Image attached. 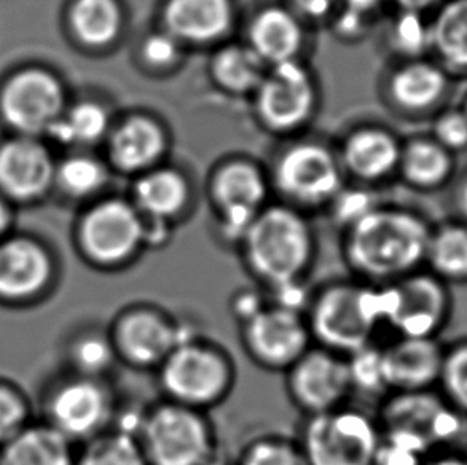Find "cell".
Listing matches in <instances>:
<instances>
[{"label": "cell", "mask_w": 467, "mask_h": 465, "mask_svg": "<svg viewBox=\"0 0 467 465\" xmlns=\"http://www.w3.org/2000/svg\"><path fill=\"white\" fill-rule=\"evenodd\" d=\"M430 238L417 215L377 206L345 228L341 253L351 276L385 285L423 270Z\"/></svg>", "instance_id": "obj_1"}, {"label": "cell", "mask_w": 467, "mask_h": 465, "mask_svg": "<svg viewBox=\"0 0 467 465\" xmlns=\"http://www.w3.org/2000/svg\"><path fill=\"white\" fill-rule=\"evenodd\" d=\"M238 251L254 284L273 292L306 283L317 247L306 217L291 206L275 204L260 211Z\"/></svg>", "instance_id": "obj_2"}, {"label": "cell", "mask_w": 467, "mask_h": 465, "mask_svg": "<svg viewBox=\"0 0 467 465\" xmlns=\"http://www.w3.org/2000/svg\"><path fill=\"white\" fill-rule=\"evenodd\" d=\"M305 317L315 345L349 356L375 343L385 326L383 285L353 276L327 281L311 290Z\"/></svg>", "instance_id": "obj_3"}, {"label": "cell", "mask_w": 467, "mask_h": 465, "mask_svg": "<svg viewBox=\"0 0 467 465\" xmlns=\"http://www.w3.org/2000/svg\"><path fill=\"white\" fill-rule=\"evenodd\" d=\"M155 377L161 398L209 413L232 396L238 371L225 347L198 332L172 349Z\"/></svg>", "instance_id": "obj_4"}, {"label": "cell", "mask_w": 467, "mask_h": 465, "mask_svg": "<svg viewBox=\"0 0 467 465\" xmlns=\"http://www.w3.org/2000/svg\"><path fill=\"white\" fill-rule=\"evenodd\" d=\"M136 439L149 465H204L219 456L208 411L166 398L147 405Z\"/></svg>", "instance_id": "obj_5"}, {"label": "cell", "mask_w": 467, "mask_h": 465, "mask_svg": "<svg viewBox=\"0 0 467 465\" xmlns=\"http://www.w3.org/2000/svg\"><path fill=\"white\" fill-rule=\"evenodd\" d=\"M379 439L375 411L353 403L304 416L296 437L306 465H373Z\"/></svg>", "instance_id": "obj_6"}, {"label": "cell", "mask_w": 467, "mask_h": 465, "mask_svg": "<svg viewBox=\"0 0 467 465\" xmlns=\"http://www.w3.org/2000/svg\"><path fill=\"white\" fill-rule=\"evenodd\" d=\"M108 330L121 365L153 373L179 343L198 334L193 326L149 302L121 308Z\"/></svg>", "instance_id": "obj_7"}, {"label": "cell", "mask_w": 467, "mask_h": 465, "mask_svg": "<svg viewBox=\"0 0 467 465\" xmlns=\"http://www.w3.org/2000/svg\"><path fill=\"white\" fill-rule=\"evenodd\" d=\"M146 221L134 202L112 198L83 217L78 244L89 264L104 271L133 266L146 252Z\"/></svg>", "instance_id": "obj_8"}, {"label": "cell", "mask_w": 467, "mask_h": 465, "mask_svg": "<svg viewBox=\"0 0 467 465\" xmlns=\"http://www.w3.org/2000/svg\"><path fill=\"white\" fill-rule=\"evenodd\" d=\"M385 326L398 336L439 338L453 313L449 284L428 270L383 285Z\"/></svg>", "instance_id": "obj_9"}, {"label": "cell", "mask_w": 467, "mask_h": 465, "mask_svg": "<svg viewBox=\"0 0 467 465\" xmlns=\"http://www.w3.org/2000/svg\"><path fill=\"white\" fill-rule=\"evenodd\" d=\"M238 334L251 362L275 373H285L315 345L305 313L273 302L240 326Z\"/></svg>", "instance_id": "obj_10"}, {"label": "cell", "mask_w": 467, "mask_h": 465, "mask_svg": "<svg viewBox=\"0 0 467 465\" xmlns=\"http://www.w3.org/2000/svg\"><path fill=\"white\" fill-rule=\"evenodd\" d=\"M283 375L287 398L302 416L340 408L353 397L347 356L317 345Z\"/></svg>", "instance_id": "obj_11"}, {"label": "cell", "mask_w": 467, "mask_h": 465, "mask_svg": "<svg viewBox=\"0 0 467 465\" xmlns=\"http://www.w3.org/2000/svg\"><path fill=\"white\" fill-rule=\"evenodd\" d=\"M437 390L392 392L377 405L381 430H398L424 441L431 451L450 445L464 432L467 418L443 400Z\"/></svg>", "instance_id": "obj_12"}, {"label": "cell", "mask_w": 467, "mask_h": 465, "mask_svg": "<svg viewBox=\"0 0 467 465\" xmlns=\"http://www.w3.org/2000/svg\"><path fill=\"white\" fill-rule=\"evenodd\" d=\"M117 407L104 377L77 375L51 397L50 426L70 441L87 443L110 429Z\"/></svg>", "instance_id": "obj_13"}, {"label": "cell", "mask_w": 467, "mask_h": 465, "mask_svg": "<svg viewBox=\"0 0 467 465\" xmlns=\"http://www.w3.org/2000/svg\"><path fill=\"white\" fill-rule=\"evenodd\" d=\"M254 95L262 123L273 131H294L315 110L313 77L298 59L270 66Z\"/></svg>", "instance_id": "obj_14"}, {"label": "cell", "mask_w": 467, "mask_h": 465, "mask_svg": "<svg viewBox=\"0 0 467 465\" xmlns=\"http://www.w3.org/2000/svg\"><path fill=\"white\" fill-rule=\"evenodd\" d=\"M265 177L257 166L236 160L223 164L214 176L213 196L217 208V228L222 241L240 247L249 227L264 209Z\"/></svg>", "instance_id": "obj_15"}, {"label": "cell", "mask_w": 467, "mask_h": 465, "mask_svg": "<svg viewBox=\"0 0 467 465\" xmlns=\"http://www.w3.org/2000/svg\"><path fill=\"white\" fill-rule=\"evenodd\" d=\"M275 182L292 202L322 206L332 202L341 190L340 166L322 145H294L279 158Z\"/></svg>", "instance_id": "obj_16"}, {"label": "cell", "mask_w": 467, "mask_h": 465, "mask_svg": "<svg viewBox=\"0 0 467 465\" xmlns=\"http://www.w3.org/2000/svg\"><path fill=\"white\" fill-rule=\"evenodd\" d=\"M63 106L61 85L42 70H26L15 77L2 96L6 121L27 136L48 131L63 115Z\"/></svg>", "instance_id": "obj_17"}, {"label": "cell", "mask_w": 467, "mask_h": 465, "mask_svg": "<svg viewBox=\"0 0 467 465\" xmlns=\"http://www.w3.org/2000/svg\"><path fill=\"white\" fill-rule=\"evenodd\" d=\"M443 351L439 338L398 336L381 346L383 370L389 394L436 389L442 370Z\"/></svg>", "instance_id": "obj_18"}, {"label": "cell", "mask_w": 467, "mask_h": 465, "mask_svg": "<svg viewBox=\"0 0 467 465\" xmlns=\"http://www.w3.org/2000/svg\"><path fill=\"white\" fill-rule=\"evenodd\" d=\"M57 176L44 145L34 139H15L0 149V187L18 200L42 195Z\"/></svg>", "instance_id": "obj_19"}, {"label": "cell", "mask_w": 467, "mask_h": 465, "mask_svg": "<svg viewBox=\"0 0 467 465\" xmlns=\"http://www.w3.org/2000/svg\"><path fill=\"white\" fill-rule=\"evenodd\" d=\"M234 21L232 0H168L164 31L181 44L206 45L221 40Z\"/></svg>", "instance_id": "obj_20"}, {"label": "cell", "mask_w": 467, "mask_h": 465, "mask_svg": "<svg viewBox=\"0 0 467 465\" xmlns=\"http://www.w3.org/2000/svg\"><path fill=\"white\" fill-rule=\"evenodd\" d=\"M47 252L29 239L0 243V296L21 300L37 294L50 281Z\"/></svg>", "instance_id": "obj_21"}, {"label": "cell", "mask_w": 467, "mask_h": 465, "mask_svg": "<svg viewBox=\"0 0 467 465\" xmlns=\"http://www.w3.org/2000/svg\"><path fill=\"white\" fill-rule=\"evenodd\" d=\"M249 46L268 66L297 59L304 45V29L296 13L268 6L255 15L247 31Z\"/></svg>", "instance_id": "obj_22"}, {"label": "cell", "mask_w": 467, "mask_h": 465, "mask_svg": "<svg viewBox=\"0 0 467 465\" xmlns=\"http://www.w3.org/2000/svg\"><path fill=\"white\" fill-rule=\"evenodd\" d=\"M166 150V136L157 121L147 117L125 119L110 138V157L125 172H146Z\"/></svg>", "instance_id": "obj_23"}, {"label": "cell", "mask_w": 467, "mask_h": 465, "mask_svg": "<svg viewBox=\"0 0 467 465\" xmlns=\"http://www.w3.org/2000/svg\"><path fill=\"white\" fill-rule=\"evenodd\" d=\"M189 183L185 177L170 170H146L134 185V206L146 219L171 222L183 212L189 202Z\"/></svg>", "instance_id": "obj_24"}, {"label": "cell", "mask_w": 467, "mask_h": 465, "mask_svg": "<svg viewBox=\"0 0 467 465\" xmlns=\"http://www.w3.org/2000/svg\"><path fill=\"white\" fill-rule=\"evenodd\" d=\"M72 441L53 426L19 430L6 441L0 465H76Z\"/></svg>", "instance_id": "obj_25"}, {"label": "cell", "mask_w": 467, "mask_h": 465, "mask_svg": "<svg viewBox=\"0 0 467 465\" xmlns=\"http://www.w3.org/2000/svg\"><path fill=\"white\" fill-rule=\"evenodd\" d=\"M400 150L385 131L360 129L343 145V163L354 176L373 181L389 174L399 163Z\"/></svg>", "instance_id": "obj_26"}, {"label": "cell", "mask_w": 467, "mask_h": 465, "mask_svg": "<svg viewBox=\"0 0 467 465\" xmlns=\"http://www.w3.org/2000/svg\"><path fill=\"white\" fill-rule=\"evenodd\" d=\"M268 64L249 45H227L217 51L211 72L215 83L232 95L255 93L264 80Z\"/></svg>", "instance_id": "obj_27"}, {"label": "cell", "mask_w": 467, "mask_h": 465, "mask_svg": "<svg viewBox=\"0 0 467 465\" xmlns=\"http://www.w3.org/2000/svg\"><path fill=\"white\" fill-rule=\"evenodd\" d=\"M424 264L449 285L467 284V228L449 225L431 232Z\"/></svg>", "instance_id": "obj_28"}, {"label": "cell", "mask_w": 467, "mask_h": 465, "mask_svg": "<svg viewBox=\"0 0 467 465\" xmlns=\"http://www.w3.org/2000/svg\"><path fill=\"white\" fill-rule=\"evenodd\" d=\"M70 21L83 44L99 48L120 36L123 13L117 0H77Z\"/></svg>", "instance_id": "obj_29"}, {"label": "cell", "mask_w": 467, "mask_h": 465, "mask_svg": "<svg viewBox=\"0 0 467 465\" xmlns=\"http://www.w3.org/2000/svg\"><path fill=\"white\" fill-rule=\"evenodd\" d=\"M109 115L95 102H82L48 128V134L64 145L95 144L108 132Z\"/></svg>", "instance_id": "obj_30"}, {"label": "cell", "mask_w": 467, "mask_h": 465, "mask_svg": "<svg viewBox=\"0 0 467 465\" xmlns=\"http://www.w3.org/2000/svg\"><path fill=\"white\" fill-rule=\"evenodd\" d=\"M443 89V77L428 64H411L392 77L394 99L407 108H428Z\"/></svg>", "instance_id": "obj_31"}, {"label": "cell", "mask_w": 467, "mask_h": 465, "mask_svg": "<svg viewBox=\"0 0 467 465\" xmlns=\"http://www.w3.org/2000/svg\"><path fill=\"white\" fill-rule=\"evenodd\" d=\"M76 465H149L133 435L109 429L87 441Z\"/></svg>", "instance_id": "obj_32"}, {"label": "cell", "mask_w": 467, "mask_h": 465, "mask_svg": "<svg viewBox=\"0 0 467 465\" xmlns=\"http://www.w3.org/2000/svg\"><path fill=\"white\" fill-rule=\"evenodd\" d=\"M347 358L353 397L360 396L379 405L385 397L389 396L383 370L381 346L375 343L367 345L359 351L347 356Z\"/></svg>", "instance_id": "obj_33"}, {"label": "cell", "mask_w": 467, "mask_h": 465, "mask_svg": "<svg viewBox=\"0 0 467 465\" xmlns=\"http://www.w3.org/2000/svg\"><path fill=\"white\" fill-rule=\"evenodd\" d=\"M70 360L77 375L104 379L115 365L120 364L109 330L80 335L70 347Z\"/></svg>", "instance_id": "obj_34"}, {"label": "cell", "mask_w": 467, "mask_h": 465, "mask_svg": "<svg viewBox=\"0 0 467 465\" xmlns=\"http://www.w3.org/2000/svg\"><path fill=\"white\" fill-rule=\"evenodd\" d=\"M234 465H306L297 440L279 434H265L241 448Z\"/></svg>", "instance_id": "obj_35"}, {"label": "cell", "mask_w": 467, "mask_h": 465, "mask_svg": "<svg viewBox=\"0 0 467 465\" xmlns=\"http://www.w3.org/2000/svg\"><path fill=\"white\" fill-rule=\"evenodd\" d=\"M437 50L450 63L467 66V0L450 4L432 29Z\"/></svg>", "instance_id": "obj_36"}, {"label": "cell", "mask_w": 467, "mask_h": 465, "mask_svg": "<svg viewBox=\"0 0 467 465\" xmlns=\"http://www.w3.org/2000/svg\"><path fill=\"white\" fill-rule=\"evenodd\" d=\"M437 389L451 408L467 418V336L445 346Z\"/></svg>", "instance_id": "obj_37"}, {"label": "cell", "mask_w": 467, "mask_h": 465, "mask_svg": "<svg viewBox=\"0 0 467 465\" xmlns=\"http://www.w3.org/2000/svg\"><path fill=\"white\" fill-rule=\"evenodd\" d=\"M57 181L69 195L83 198L101 190L108 179L106 170L91 157H72L57 170Z\"/></svg>", "instance_id": "obj_38"}, {"label": "cell", "mask_w": 467, "mask_h": 465, "mask_svg": "<svg viewBox=\"0 0 467 465\" xmlns=\"http://www.w3.org/2000/svg\"><path fill=\"white\" fill-rule=\"evenodd\" d=\"M449 158L439 147L426 142L410 145L404 157L405 176L418 185H434L449 172Z\"/></svg>", "instance_id": "obj_39"}, {"label": "cell", "mask_w": 467, "mask_h": 465, "mask_svg": "<svg viewBox=\"0 0 467 465\" xmlns=\"http://www.w3.org/2000/svg\"><path fill=\"white\" fill-rule=\"evenodd\" d=\"M432 453L417 437L398 430H381L373 465H423Z\"/></svg>", "instance_id": "obj_40"}, {"label": "cell", "mask_w": 467, "mask_h": 465, "mask_svg": "<svg viewBox=\"0 0 467 465\" xmlns=\"http://www.w3.org/2000/svg\"><path fill=\"white\" fill-rule=\"evenodd\" d=\"M332 211L338 225L348 228L354 222L359 221L364 215L377 208V202L366 190H340L332 200Z\"/></svg>", "instance_id": "obj_41"}, {"label": "cell", "mask_w": 467, "mask_h": 465, "mask_svg": "<svg viewBox=\"0 0 467 465\" xmlns=\"http://www.w3.org/2000/svg\"><path fill=\"white\" fill-rule=\"evenodd\" d=\"M182 44L170 32H153L142 44V57L149 66L163 69L179 61Z\"/></svg>", "instance_id": "obj_42"}, {"label": "cell", "mask_w": 467, "mask_h": 465, "mask_svg": "<svg viewBox=\"0 0 467 465\" xmlns=\"http://www.w3.org/2000/svg\"><path fill=\"white\" fill-rule=\"evenodd\" d=\"M394 44L399 50L417 55L428 44V29L417 12H405L394 26Z\"/></svg>", "instance_id": "obj_43"}, {"label": "cell", "mask_w": 467, "mask_h": 465, "mask_svg": "<svg viewBox=\"0 0 467 465\" xmlns=\"http://www.w3.org/2000/svg\"><path fill=\"white\" fill-rule=\"evenodd\" d=\"M25 405L18 396L12 390L0 388V445H5L25 429Z\"/></svg>", "instance_id": "obj_44"}, {"label": "cell", "mask_w": 467, "mask_h": 465, "mask_svg": "<svg viewBox=\"0 0 467 465\" xmlns=\"http://www.w3.org/2000/svg\"><path fill=\"white\" fill-rule=\"evenodd\" d=\"M268 302L270 300H268L265 290L255 285V287L234 290L232 300L228 303V308H230V315L240 327L244 322L257 315L260 309L265 308Z\"/></svg>", "instance_id": "obj_45"}, {"label": "cell", "mask_w": 467, "mask_h": 465, "mask_svg": "<svg viewBox=\"0 0 467 465\" xmlns=\"http://www.w3.org/2000/svg\"><path fill=\"white\" fill-rule=\"evenodd\" d=\"M437 132L445 144L462 147L467 144V119L462 115H449L439 123Z\"/></svg>", "instance_id": "obj_46"}, {"label": "cell", "mask_w": 467, "mask_h": 465, "mask_svg": "<svg viewBox=\"0 0 467 465\" xmlns=\"http://www.w3.org/2000/svg\"><path fill=\"white\" fill-rule=\"evenodd\" d=\"M338 0H291L294 13L310 21H321L337 10Z\"/></svg>", "instance_id": "obj_47"}, {"label": "cell", "mask_w": 467, "mask_h": 465, "mask_svg": "<svg viewBox=\"0 0 467 465\" xmlns=\"http://www.w3.org/2000/svg\"><path fill=\"white\" fill-rule=\"evenodd\" d=\"M364 18L366 15L359 12H354L351 8L343 6L337 18H335V29L341 37L353 38L360 36L364 32Z\"/></svg>", "instance_id": "obj_48"}, {"label": "cell", "mask_w": 467, "mask_h": 465, "mask_svg": "<svg viewBox=\"0 0 467 465\" xmlns=\"http://www.w3.org/2000/svg\"><path fill=\"white\" fill-rule=\"evenodd\" d=\"M423 465H467V454L456 453V451L431 453Z\"/></svg>", "instance_id": "obj_49"}, {"label": "cell", "mask_w": 467, "mask_h": 465, "mask_svg": "<svg viewBox=\"0 0 467 465\" xmlns=\"http://www.w3.org/2000/svg\"><path fill=\"white\" fill-rule=\"evenodd\" d=\"M379 2V0H343L347 8H351L354 12H359L362 15H367L373 10Z\"/></svg>", "instance_id": "obj_50"}, {"label": "cell", "mask_w": 467, "mask_h": 465, "mask_svg": "<svg viewBox=\"0 0 467 465\" xmlns=\"http://www.w3.org/2000/svg\"><path fill=\"white\" fill-rule=\"evenodd\" d=\"M436 0H398L399 5L404 8L405 12H418L423 10L431 4H434Z\"/></svg>", "instance_id": "obj_51"}, {"label": "cell", "mask_w": 467, "mask_h": 465, "mask_svg": "<svg viewBox=\"0 0 467 465\" xmlns=\"http://www.w3.org/2000/svg\"><path fill=\"white\" fill-rule=\"evenodd\" d=\"M8 222H10V212H8V208H6L4 200L0 198V234L5 232L6 227H8Z\"/></svg>", "instance_id": "obj_52"}, {"label": "cell", "mask_w": 467, "mask_h": 465, "mask_svg": "<svg viewBox=\"0 0 467 465\" xmlns=\"http://www.w3.org/2000/svg\"><path fill=\"white\" fill-rule=\"evenodd\" d=\"M204 465H234V462L222 458L221 454H219V456H215L214 460H209L208 464Z\"/></svg>", "instance_id": "obj_53"}, {"label": "cell", "mask_w": 467, "mask_h": 465, "mask_svg": "<svg viewBox=\"0 0 467 465\" xmlns=\"http://www.w3.org/2000/svg\"><path fill=\"white\" fill-rule=\"evenodd\" d=\"M462 209H464V212H466L467 215V187L464 189V191H462Z\"/></svg>", "instance_id": "obj_54"}]
</instances>
